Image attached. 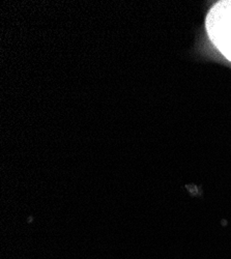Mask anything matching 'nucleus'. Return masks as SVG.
I'll list each match as a JSON object with an SVG mask.
<instances>
[{
    "instance_id": "obj_1",
    "label": "nucleus",
    "mask_w": 231,
    "mask_h": 259,
    "mask_svg": "<svg viewBox=\"0 0 231 259\" xmlns=\"http://www.w3.org/2000/svg\"><path fill=\"white\" fill-rule=\"evenodd\" d=\"M206 30L214 45L231 61V2H220L206 17Z\"/></svg>"
}]
</instances>
